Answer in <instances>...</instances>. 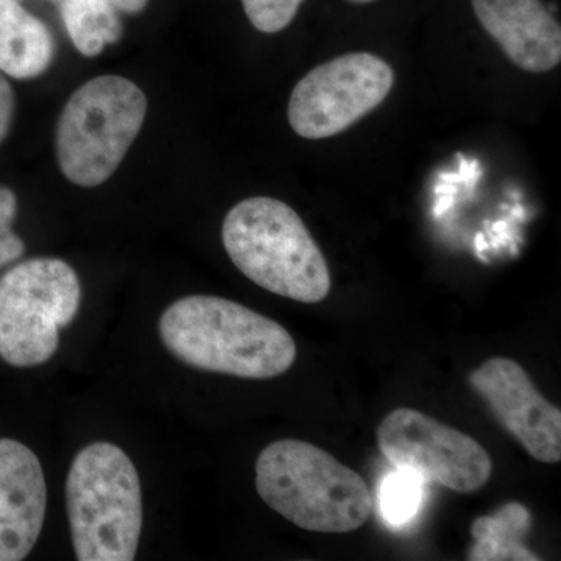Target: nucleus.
<instances>
[{"mask_svg": "<svg viewBox=\"0 0 561 561\" xmlns=\"http://www.w3.org/2000/svg\"><path fill=\"white\" fill-rule=\"evenodd\" d=\"M60 13L70 41L83 57H98L124 35V25L111 0H61Z\"/></svg>", "mask_w": 561, "mask_h": 561, "instance_id": "14", "label": "nucleus"}, {"mask_svg": "<svg viewBox=\"0 0 561 561\" xmlns=\"http://www.w3.org/2000/svg\"><path fill=\"white\" fill-rule=\"evenodd\" d=\"M25 253V243L16 232H10L5 238L0 239V268L13 264Z\"/></svg>", "mask_w": 561, "mask_h": 561, "instance_id": "19", "label": "nucleus"}, {"mask_svg": "<svg viewBox=\"0 0 561 561\" xmlns=\"http://www.w3.org/2000/svg\"><path fill=\"white\" fill-rule=\"evenodd\" d=\"M394 84L381 57L353 51L309 70L290 94L287 117L305 139H327L353 127L378 108Z\"/></svg>", "mask_w": 561, "mask_h": 561, "instance_id": "7", "label": "nucleus"}, {"mask_svg": "<svg viewBox=\"0 0 561 561\" xmlns=\"http://www.w3.org/2000/svg\"><path fill=\"white\" fill-rule=\"evenodd\" d=\"M468 383L530 457L559 463L561 411L542 397L518 362L491 357L471 373Z\"/></svg>", "mask_w": 561, "mask_h": 561, "instance_id": "9", "label": "nucleus"}, {"mask_svg": "<svg viewBox=\"0 0 561 561\" xmlns=\"http://www.w3.org/2000/svg\"><path fill=\"white\" fill-rule=\"evenodd\" d=\"M221 241L232 264L262 289L306 305L330 295L328 262L287 203L271 197L238 203L225 217Z\"/></svg>", "mask_w": 561, "mask_h": 561, "instance_id": "3", "label": "nucleus"}, {"mask_svg": "<svg viewBox=\"0 0 561 561\" xmlns=\"http://www.w3.org/2000/svg\"><path fill=\"white\" fill-rule=\"evenodd\" d=\"M66 508L80 561H131L142 530L138 470L119 446H84L66 479Z\"/></svg>", "mask_w": 561, "mask_h": 561, "instance_id": "4", "label": "nucleus"}, {"mask_svg": "<svg viewBox=\"0 0 561 561\" xmlns=\"http://www.w3.org/2000/svg\"><path fill=\"white\" fill-rule=\"evenodd\" d=\"M305 0H242L243 11L257 32H283L297 16Z\"/></svg>", "mask_w": 561, "mask_h": 561, "instance_id": "16", "label": "nucleus"}, {"mask_svg": "<svg viewBox=\"0 0 561 561\" xmlns=\"http://www.w3.org/2000/svg\"><path fill=\"white\" fill-rule=\"evenodd\" d=\"M261 500L302 530L348 534L370 518L367 482L312 443L273 442L257 457Z\"/></svg>", "mask_w": 561, "mask_h": 561, "instance_id": "2", "label": "nucleus"}, {"mask_svg": "<svg viewBox=\"0 0 561 561\" xmlns=\"http://www.w3.org/2000/svg\"><path fill=\"white\" fill-rule=\"evenodd\" d=\"M160 335L183 364L236 378H278L297 360V345L286 328L247 306L210 295L172 302L162 312Z\"/></svg>", "mask_w": 561, "mask_h": 561, "instance_id": "1", "label": "nucleus"}, {"mask_svg": "<svg viewBox=\"0 0 561 561\" xmlns=\"http://www.w3.org/2000/svg\"><path fill=\"white\" fill-rule=\"evenodd\" d=\"M476 18L505 57L531 73L561 61V28L542 0H471Z\"/></svg>", "mask_w": 561, "mask_h": 561, "instance_id": "11", "label": "nucleus"}, {"mask_svg": "<svg viewBox=\"0 0 561 561\" xmlns=\"http://www.w3.org/2000/svg\"><path fill=\"white\" fill-rule=\"evenodd\" d=\"M423 479L408 470L391 471L379 485V511L390 526L401 527L415 518L423 501Z\"/></svg>", "mask_w": 561, "mask_h": 561, "instance_id": "15", "label": "nucleus"}, {"mask_svg": "<svg viewBox=\"0 0 561 561\" xmlns=\"http://www.w3.org/2000/svg\"><path fill=\"white\" fill-rule=\"evenodd\" d=\"M117 10L128 14L142 13L149 5V0H111Z\"/></svg>", "mask_w": 561, "mask_h": 561, "instance_id": "20", "label": "nucleus"}, {"mask_svg": "<svg viewBox=\"0 0 561 561\" xmlns=\"http://www.w3.org/2000/svg\"><path fill=\"white\" fill-rule=\"evenodd\" d=\"M351 3H357V5H365V3H373L376 0H348Z\"/></svg>", "mask_w": 561, "mask_h": 561, "instance_id": "21", "label": "nucleus"}, {"mask_svg": "<svg viewBox=\"0 0 561 561\" xmlns=\"http://www.w3.org/2000/svg\"><path fill=\"white\" fill-rule=\"evenodd\" d=\"M18 216V197L10 187L0 186V239L13 232Z\"/></svg>", "mask_w": 561, "mask_h": 561, "instance_id": "18", "label": "nucleus"}, {"mask_svg": "<svg viewBox=\"0 0 561 561\" xmlns=\"http://www.w3.org/2000/svg\"><path fill=\"white\" fill-rule=\"evenodd\" d=\"M378 445L398 470L419 474L456 493H474L486 485L493 461L481 443L426 413L400 408L378 427Z\"/></svg>", "mask_w": 561, "mask_h": 561, "instance_id": "8", "label": "nucleus"}, {"mask_svg": "<svg viewBox=\"0 0 561 561\" xmlns=\"http://www.w3.org/2000/svg\"><path fill=\"white\" fill-rule=\"evenodd\" d=\"M14 110H16V99H14L13 88L0 72V144L9 136L13 125Z\"/></svg>", "mask_w": 561, "mask_h": 561, "instance_id": "17", "label": "nucleus"}, {"mask_svg": "<svg viewBox=\"0 0 561 561\" xmlns=\"http://www.w3.org/2000/svg\"><path fill=\"white\" fill-rule=\"evenodd\" d=\"M147 95L121 76L95 77L70 95L55 133L66 180L95 187L119 169L146 122Z\"/></svg>", "mask_w": 561, "mask_h": 561, "instance_id": "5", "label": "nucleus"}, {"mask_svg": "<svg viewBox=\"0 0 561 561\" xmlns=\"http://www.w3.org/2000/svg\"><path fill=\"white\" fill-rule=\"evenodd\" d=\"M531 515L522 502H508L493 515L481 516L471 526L474 545L468 552L471 561H540L537 553L526 548Z\"/></svg>", "mask_w": 561, "mask_h": 561, "instance_id": "13", "label": "nucleus"}, {"mask_svg": "<svg viewBox=\"0 0 561 561\" xmlns=\"http://www.w3.org/2000/svg\"><path fill=\"white\" fill-rule=\"evenodd\" d=\"M81 284L68 262L33 257L0 278V357L18 368L46 364L79 313Z\"/></svg>", "mask_w": 561, "mask_h": 561, "instance_id": "6", "label": "nucleus"}, {"mask_svg": "<svg viewBox=\"0 0 561 561\" xmlns=\"http://www.w3.org/2000/svg\"><path fill=\"white\" fill-rule=\"evenodd\" d=\"M55 38L20 0H0V72L16 80L43 76L55 60Z\"/></svg>", "mask_w": 561, "mask_h": 561, "instance_id": "12", "label": "nucleus"}, {"mask_svg": "<svg viewBox=\"0 0 561 561\" xmlns=\"http://www.w3.org/2000/svg\"><path fill=\"white\" fill-rule=\"evenodd\" d=\"M46 511L47 485L38 457L21 442L0 438V561L31 556Z\"/></svg>", "mask_w": 561, "mask_h": 561, "instance_id": "10", "label": "nucleus"}]
</instances>
